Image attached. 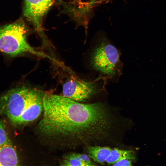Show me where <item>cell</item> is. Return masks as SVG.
Returning <instances> with one entry per match:
<instances>
[{"label":"cell","mask_w":166,"mask_h":166,"mask_svg":"<svg viewBox=\"0 0 166 166\" xmlns=\"http://www.w3.org/2000/svg\"><path fill=\"white\" fill-rule=\"evenodd\" d=\"M43 115L38 129L42 136L73 144L99 139L110 125L109 115L100 103L84 104L63 95L43 94Z\"/></svg>","instance_id":"6da1fadb"},{"label":"cell","mask_w":166,"mask_h":166,"mask_svg":"<svg viewBox=\"0 0 166 166\" xmlns=\"http://www.w3.org/2000/svg\"><path fill=\"white\" fill-rule=\"evenodd\" d=\"M26 28L20 20L0 26V52L11 57L28 53L49 58V56L38 51L26 40Z\"/></svg>","instance_id":"7a4b0ae2"},{"label":"cell","mask_w":166,"mask_h":166,"mask_svg":"<svg viewBox=\"0 0 166 166\" xmlns=\"http://www.w3.org/2000/svg\"><path fill=\"white\" fill-rule=\"evenodd\" d=\"M31 89L24 87L12 89L0 96V114L14 124L28 106Z\"/></svg>","instance_id":"3957f363"},{"label":"cell","mask_w":166,"mask_h":166,"mask_svg":"<svg viewBox=\"0 0 166 166\" xmlns=\"http://www.w3.org/2000/svg\"><path fill=\"white\" fill-rule=\"evenodd\" d=\"M120 55L112 45L102 40L95 49L91 58L92 67L101 73L109 76L115 74Z\"/></svg>","instance_id":"277c9868"},{"label":"cell","mask_w":166,"mask_h":166,"mask_svg":"<svg viewBox=\"0 0 166 166\" xmlns=\"http://www.w3.org/2000/svg\"><path fill=\"white\" fill-rule=\"evenodd\" d=\"M54 1L25 0L23 15L41 34H43V18Z\"/></svg>","instance_id":"5b68a950"},{"label":"cell","mask_w":166,"mask_h":166,"mask_svg":"<svg viewBox=\"0 0 166 166\" xmlns=\"http://www.w3.org/2000/svg\"><path fill=\"white\" fill-rule=\"evenodd\" d=\"M97 90L96 85L92 82L72 79L64 84L62 95L76 101H83L94 94Z\"/></svg>","instance_id":"8992f818"},{"label":"cell","mask_w":166,"mask_h":166,"mask_svg":"<svg viewBox=\"0 0 166 166\" xmlns=\"http://www.w3.org/2000/svg\"><path fill=\"white\" fill-rule=\"evenodd\" d=\"M43 95L31 90L29 105L18 119L15 125L26 124L37 119L43 109Z\"/></svg>","instance_id":"52a82bcc"},{"label":"cell","mask_w":166,"mask_h":166,"mask_svg":"<svg viewBox=\"0 0 166 166\" xmlns=\"http://www.w3.org/2000/svg\"><path fill=\"white\" fill-rule=\"evenodd\" d=\"M17 154L10 141L0 146V166L19 165Z\"/></svg>","instance_id":"ba28073f"},{"label":"cell","mask_w":166,"mask_h":166,"mask_svg":"<svg viewBox=\"0 0 166 166\" xmlns=\"http://www.w3.org/2000/svg\"><path fill=\"white\" fill-rule=\"evenodd\" d=\"M88 156L94 161L101 164L106 161L112 149L108 147L89 146L87 148Z\"/></svg>","instance_id":"9c48e42d"},{"label":"cell","mask_w":166,"mask_h":166,"mask_svg":"<svg viewBox=\"0 0 166 166\" xmlns=\"http://www.w3.org/2000/svg\"><path fill=\"white\" fill-rule=\"evenodd\" d=\"M127 157L131 160L135 158L134 153L130 150L112 149L110 153L106 160V162L109 164L113 165L119 160L124 157Z\"/></svg>","instance_id":"30bf717a"},{"label":"cell","mask_w":166,"mask_h":166,"mask_svg":"<svg viewBox=\"0 0 166 166\" xmlns=\"http://www.w3.org/2000/svg\"><path fill=\"white\" fill-rule=\"evenodd\" d=\"M61 165L66 166H88L81 158V154L73 153L65 156L63 159Z\"/></svg>","instance_id":"8fae6325"},{"label":"cell","mask_w":166,"mask_h":166,"mask_svg":"<svg viewBox=\"0 0 166 166\" xmlns=\"http://www.w3.org/2000/svg\"><path fill=\"white\" fill-rule=\"evenodd\" d=\"M10 141L5 131L3 122L0 121V146Z\"/></svg>","instance_id":"7c38bea8"},{"label":"cell","mask_w":166,"mask_h":166,"mask_svg":"<svg viewBox=\"0 0 166 166\" xmlns=\"http://www.w3.org/2000/svg\"><path fill=\"white\" fill-rule=\"evenodd\" d=\"M127 157H124L118 161L114 163L113 165V166H131L132 161Z\"/></svg>","instance_id":"4fadbf2b"},{"label":"cell","mask_w":166,"mask_h":166,"mask_svg":"<svg viewBox=\"0 0 166 166\" xmlns=\"http://www.w3.org/2000/svg\"><path fill=\"white\" fill-rule=\"evenodd\" d=\"M99 0H90V3L92 5H94Z\"/></svg>","instance_id":"5bb4252c"}]
</instances>
